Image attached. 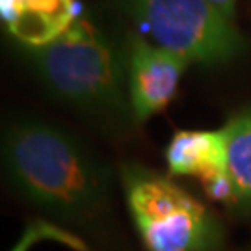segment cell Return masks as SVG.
Returning a JSON list of instances; mask_svg holds the SVG:
<instances>
[{
	"instance_id": "1",
	"label": "cell",
	"mask_w": 251,
	"mask_h": 251,
	"mask_svg": "<svg viewBox=\"0 0 251 251\" xmlns=\"http://www.w3.org/2000/svg\"><path fill=\"white\" fill-rule=\"evenodd\" d=\"M4 166L23 198L75 224L106 210L110 173L73 134L39 119H21L4 138Z\"/></svg>"
},
{
	"instance_id": "2",
	"label": "cell",
	"mask_w": 251,
	"mask_h": 251,
	"mask_svg": "<svg viewBox=\"0 0 251 251\" xmlns=\"http://www.w3.org/2000/svg\"><path fill=\"white\" fill-rule=\"evenodd\" d=\"M37 75L56 97L88 114L125 116L130 100L126 62L116 43L88 19L34 52Z\"/></svg>"
},
{
	"instance_id": "3",
	"label": "cell",
	"mask_w": 251,
	"mask_h": 251,
	"mask_svg": "<svg viewBox=\"0 0 251 251\" xmlns=\"http://www.w3.org/2000/svg\"><path fill=\"white\" fill-rule=\"evenodd\" d=\"M126 205L149 251H214L222 225L173 180L140 166L123 170Z\"/></svg>"
},
{
	"instance_id": "4",
	"label": "cell",
	"mask_w": 251,
	"mask_h": 251,
	"mask_svg": "<svg viewBox=\"0 0 251 251\" xmlns=\"http://www.w3.org/2000/svg\"><path fill=\"white\" fill-rule=\"evenodd\" d=\"M138 26L188 62H229L246 41L233 21L206 0H116Z\"/></svg>"
},
{
	"instance_id": "5",
	"label": "cell",
	"mask_w": 251,
	"mask_h": 251,
	"mask_svg": "<svg viewBox=\"0 0 251 251\" xmlns=\"http://www.w3.org/2000/svg\"><path fill=\"white\" fill-rule=\"evenodd\" d=\"M188 60L160 45L134 39L126 58L128 100L138 119L160 112L173 99Z\"/></svg>"
},
{
	"instance_id": "6",
	"label": "cell",
	"mask_w": 251,
	"mask_h": 251,
	"mask_svg": "<svg viewBox=\"0 0 251 251\" xmlns=\"http://www.w3.org/2000/svg\"><path fill=\"white\" fill-rule=\"evenodd\" d=\"M75 0H0L2 21L19 41L45 47L63 36L78 19Z\"/></svg>"
},
{
	"instance_id": "7",
	"label": "cell",
	"mask_w": 251,
	"mask_h": 251,
	"mask_svg": "<svg viewBox=\"0 0 251 251\" xmlns=\"http://www.w3.org/2000/svg\"><path fill=\"white\" fill-rule=\"evenodd\" d=\"M173 175H199L225 170V134L222 130H179L166 151Z\"/></svg>"
},
{
	"instance_id": "8",
	"label": "cell",
	"mask_w": 251,
	"mask_h": 251,
	"mask_svg": "<svg viewBox=\"0 0 251 251\" xmlns=\"http://www.w3.org/2000/svg\"><path fill=\"white\" fill-rule=\"evenodd\" d=\"M225 134V170L234 184L236 205L251 210V108L234 116Z\"/></svg>"
},
{
	"instance_id": "9",
	"label": "cell",
	"mask_w": 251,
	"mask_h": 251,
	"mask_svg": "<svg viewBox=\"0 0 251 251\" xmlns=\"http://www.w3.org/2000/svg\"><path fill=\"white\" fill-rule=\"evenodd\" d=\"M201 179H203V186L208 198L227 203V205H236V192H234V184L227 170L210 171Z\"/></svg>"
},
{
	"instance_id": "10",
	"label": "cell",
	"mask_w": 251,
	"mask_h": 251,
	"mask_svg": "<svg viewBox=\"0 0 251 251\" xmlns=\"http://www.w3.org/2000/svg\"><path fill=\"white\" fill-rule=\"evenodd\" d=\"M212 8H216L222 15L229 19V21H233L234 19V13H236V0H206Z\"/></svg>"
}]
</instances>
